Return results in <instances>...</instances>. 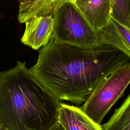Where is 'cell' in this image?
<instances>
[{"label": "cell", "instance_id": "6da1fadb", "mask_svg": "<svg viewBox=\"0 0 130 130\" xmlns=\"http://www.w3.org/2000/svg\"><path fill=\"white\" fill-rule=\"evenodd\" d=\"M129 64L130 57L111 46L84 48L51 38L29 70L58 100L81 104L110 75Z\"/></svg>", "mask_w": 130, "mask_h": 130}, {"label": "cell", "instance_id": "7a4b0ae2", "mask_svg": "<svg viewBox=\"0 0 130 130\" xmlns=\"http://www.w3.org/2000/svg\"><path fill=\"white\" fill-rule=\"evenodd\" d=\"M60 103L36 79L25 62L0 71V126L8 130H50Z\"/></svg>", "mask_w": 130, "mask_h": 130}, {"label": "cell", "instance_id": "3957f363", "mask_svg": "<svg viewBox=\"0 0 130 130\" xmlns=\"http://www.w3.org/2000/svg\"><path fill=\"white\" fill-rule=\"evenodd\" d=\"M52 38L56 41L87 48L103 44L100 31L95 30L73 0H67L55 11Z\"/></svg>", "mask_w": 130, "mask_h": 130}, {"label": "cell", "instance_id": "277c9868", "mask_svg": "<svg viewBox=\"0 0 130 130\" xmlns=\"http://www.w3.org/2000/svg\"><path fill=\"white\" fill-rule=\"evenodd\" d=\"M130 81V64L115 71L90 94L80 108L94 122H101L112 106L122 95Z\"/></svg>", "mask_w": 130, "mask_h": 130}, {"label": "cell", "instance_id": "5b68a950", "mask_svg": "<svg viewBox=\"0 0 130 130\" xmlns=\"http://www.w3.org/2000/svg\"><path fill=\"white\" fill-rule=\"evenodd\" d=\"M21 42L34 50L46 45L52 36L54 19L52 15L33 16L24 22Z\"/></svg>", "mask_w": 130, "mask_h": 130}, {"label": "cell", "instance_id": "8992f818", "mask_svg": "<svg viewBox=\"0 0 130 130\" xmlns=\"http://www.w3.org/2000/svg\"><path fill=\"white\" fill-rule=\"evenodd\" d=\"M74 3L95 30L100 31L109 22L112 14L110 0H86Z\"/></svg>", "mask_w": 130, "mask_h": 130}, {"label": "cell", "instance_id": "52a82bcc", "mask_svg": "<svg viewBox=\"0 0 130 130\" xmlns=\"http://www.w3.org/2000/svg\"><path fill=\"white\" fill-rule=\"evenodd\" d=\"M58 121L65 130H102L80 108L65 104H60Z\"/></svg>", "mask_w": 130, "mask_h": 130}, {"label": "cell", "instance_id": "ba28073f", "mask_svg": "<svg viewBox=\"0 0 130 130\" xmlns=\"http://www.w3.org/2000/svg\"><path fill=\"white\" fill-rule=\"evenodd\" d=\"M100 32L103 44L118 49L130 57V27L111 17Z\"/></svg>", "mask_w": 130, "mask_h": 130}, {"label": "cell", "instance_id": "9c48e42d", "mask_svg": "<svg viewBox=\"0 0 130 130\" xmlns=\"http://www.w3.org/2000/svg\"><path fill=\"white\" fill-rule=\"evenodd\" d=\"M67 0H23L19 1L18 20L25 22L33 16L53 15L55 11Z\"/></svg>", "mask_w": 130, "mask_h": 130}, {"label": "cell", "instance_id": "30bf717a", "mask_svg": "<svg viewBox=\"0 0 130 130\" xmlns=\"http://www.w3.org/2000/svg\"><path fill=\"white\" fill-rule=\"evenodd\" d=\"M102 130H130V96L115 110L109 121L101 125Z\"/></svg>", "mask_w": 130, "mask_h": 130}, {"label": "cell", "instance_id": "8fae6325", "mask_svg": "<svg viewBox=\"0 0 130 130\" xmlns=\"http://www.w3.org/2000/svg\"><path fill=\"white\" fill-rule=\"evenodd\" d=\"M112 8V17L130 27V0H110Z\"/></svg>", "mask_w": 130, "mask_h": 130}, {"label": "cell", "instance_id": "7c38bea8", "mask_svg": "<svg viewBox=\"0 0 130 130\" xmlns=\"http://www.w3.org/2000/svg\"><path fill=\"white\" fill-rule=\"evenodd\" d=\"M50 130H65L61 124L57 121Z\"/></svg>", "mask_w": 130, "mask_h": 130}, {"label": "cell", "instance_id": "4fadbf2b", "mask_svg": "<svg viewBox=\"0 0 130 130\" xmlns=\"http://www.w3.org/2000/svg\"><path fill=\"white\" fill-rule=\"evenodd\" d=\"M74 2H82V1H85L86 0H73Z\"/></svg>", "mask_w": 130, "mask_h": 130}, {"label": "cell", "instance_id": "5bb4252c", "mask_svg": "<svg viewBox=\"0 0 130 130\" xmlns=\"http://www.w3.org/2000/svg\"><path fill=\"white\" fill-rule=\"evenodd\" d=\"M0 130H8L7 129V128L4 127H2V126H0Z\"/></svg>", "mask_w": 130, "mask_h": 130}, {"label": "cell", "instance_id": "9a60e30c", "mask_svg": "<svg viewBox=\"0 0 130 130\" xmlns=\"http://www.w3.org/2000/svg\"><path fill=\"white\" fill-rule=\"evenodd\" d=\"M1 11H0V18H1Z\"/></svg>", "mask_w": 130, "mask_h": 130}, {"label": "cell", "instance_id": "2e32d148", "mask_svg": "<svg viewBox=\"0 0 130 130\" xmlns=\"http://www.w3.org/2000/svg\"><path fill=\"white\" fill-rule=\"evenodd\" d=\"M17 1H18L19 2V1H23V0H17Z\"/></svg>", "mask_w": 130, "mask_h": 130}]
</instances>
